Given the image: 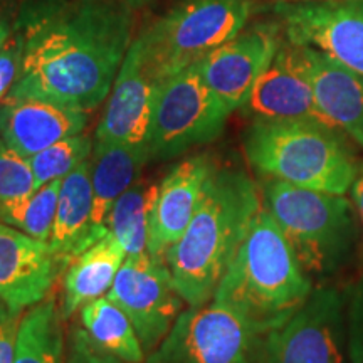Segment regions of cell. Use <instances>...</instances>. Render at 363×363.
<instances>
[{"mask_svg": "<svg viewBox=\"0 0 363 363\" xmlns=\"http://www.w3.org/2000/svg\"><path fill=\"white\" fill-rule=\"evenodd\" d=\"M17 17H19V9L11 0L0 6V49L6 45L16 30Z\"/></svg>", "mask_w": 363, "mask_h": 363, "instance_id": "32", "label": "cell"}, {"mask_svg": "<svg viewBox=\"0 0 363 363\" xmlns=\"http://www.w3.org/2000/svg\"><path fill=\"white\" fill-rule=\"evenodd\" d=\"M264 335L216 299L187 306L145 363H262Z\"/></svg>", "mask_w": 363, "mask_h": 363, "instance_id": "8", "label": "cell"}, {"mask_svg": "<svg viewBox=\"0 0 363 363\" xmlns=\"http://www.w3.org/2000/svg\"><path fill=\"white\" fill-rule=\"evenodd\" d=\"M155 81L145 71L135 40L113 84L94 133L96 142L123 143L150 153Z\"/></svg>", "mask_w": 363, "mask_h": 363, "instance_id": "16", "label": "cell"}, {"mask_svg": "<svg viewBox=\"0 0 363 363\" xmlns=\"http://www.w3.org/2000/svg\"><path fill=\"white\" fill-rule=\"evenodd\" d=\"M240 111L252 120H305L330 126L318 110L303 48L289 40L281 43Z\"/></svg>", "mask_w": 363, "mask_h": 363, "instance_id": "14", "label": "cell"}, {"mask_svg": "<svg viewBox=\"0 0 363 363\" xmlns=\"http://www.w3.org/2000/svg\"><path fill=\"white\" fill-rule=\"evenodd\" d=\"M251 0H182L135 39L142 65L155 81L197 65L251 19Z\"/></svg>", "mask_w": 363, "mask_h": 363, "instance_id": "6", "label": "cell"}, {"mask_svg": "<svg viewBox=\"0 0 363 363\" xmlns=\"http://www.w3.org/2000/svg\"><path fill=\"white\" fill-rule=\"evenodd\" d=\"M93 147L94 140L88 135L79 133L59 140L51 147L30 157L29 162L38 189L49 182L62 180L72 170L78 169L81 163L89 160Z\"/></svg>", "mask_w": 363, "mask_h": 363, "instance_id": "26", "label": "cell"}, {"mask_svg": "<svg viewBox=\"0 0 363 363\" xmlns=\"http://www.w3.org/2000/svg\"><path fill=\"white\" fill-rule=\"evenodd\" d=\"M88 113L40 98L0 101V138L22 157H34L59 140L83 133Z\"/></svg>", "mask_w": 363, "mask_h": 363, "instance_id": "17", "label": "cell"}, {"mask_svg": "<svg viewBox=\"0 0 363 363\" xmlns=\"http://www.w3.org/2000/svg\"><path fill=\"white\" fill-rule=\"evenodd\" d=\"M279 45L278 27L254 26L201 59L199 72L230 111L240 110Z\"/></svg>", "mask_w": 363, "mask_h": 363, "instance_id": "12", "label": "cell"}, {"mask_svg": "<svg viewBox=\"0 0 363 363\" xmlns=\"http://www.w3.org/2000/svg\"><path fill=\"white\" fill-rule=\"evenodd\" d=\"M261 194L311 279L331 278L348 266L363 239L352 199L269 179Z\"/></svg>", "mask_w": 363, "mask_h": 363, "instance_id": "5", "label": "cell"}, {"mask_svg": "<svg viewBox=\"0 0 363 363\" xmlns=\"http://www.w3.org/2000/svg\"><path fill=\"white\" fill-rule=\"evenodd\" d=\"M24 313H16L0 301V363H13Z\"/></svg>", "mask_w": 363, "mask_h": 363, "instance_id": "31", "label": "cell"}, {"mask_svg": "<svg viewBox=\"0 0 363 363\" xmlns=\"http://www.w3.org/2000/svg\"><path fill=\"white\" fill-rule=\"evenodd\" d=\"M286 40L308 45L363 76V0H281Z\"/></svg>", "mask_w": 363, "mask_h": 363, "instance_id": "11", "label": "cell"}, {"mask_svg": "<svg viewBox=\"0 0 363 363\" xmlns=\"http://www.w3.org/2000/svg\"><path fill=\"white\" fill-rule=\"evenodd\" d=\"M262 363H350L347 294L316 286L305 305L266 335Z\"/></svg>", "mask_w": 363, "mask_h": 363, "instance_id": "9", "label": "cell"}, {"mask_svg": "<svg viewBox=\"0 0 363 363\" xmlns=\"http://www.w3.org/2000/svg\"><path fill=\"white\" fill-rule=\"evenodd\" d=\"M125 259V247L108 233L66 266L59 301L66 321L88 303L106 296Z\"/></svg>", "mask_w": 363, "mask_h": 363, "instance_id": "20", "label": "cell"}, {"mask_svg": "<svg viewBox=\"0 0 363 363\" xmlns=\"http://www.w3.org/2000/svg\"><path fill=\"white\" fill-rule=\"evenodd\" d=\"M66 363H125L108 355L94 345L81 328L79 323H72L66 337Z\"/></svg>", "mask_w": 363, "mask_h": 363, "instance_id": "30", "label": "cell"}, {"mask_svg": "<svg viewBox=\"0 0 363 363\" xmlns=\"http://www.w3.org/2000/svg\"><path fill=\"white\" fill-rule=\"evenodd\" d=\"M7 2V0H0V6H2V4H6Z\"/></svg>", "mask_w": 363, "mask_h": 363, "instance_id": "35", "label": "cell"}, {"mask_svg": "<svg viewBox=\"0 0 363 363\" xmlns=\"http://www.w3.org/2000/svg\"><path fill=\"white\" fill-rule=\"evenodd\" d=\"M244 153L264 179L337 195L350 192L358 169L342 131L305 120H252Z\"/></svg>", "mask_w": 363, "mask_h": 363, "instance_id": "4", "label": "cell"}, {"mask_svg": "<svg viewBox=\"0 0 363 363\" xmlns=\"http://www.w3.org/2000/svg\"><path fill=\"white\" fill-rule=\"evenodd\" d=\"M62 180H54L39 187L21 201L0 211V222L16 227L27 235L49 242L56 220L59 189Z\"/></svg>", "mask_w": 363, "mask_h": 363, "instance_id": "25", "label": "cell"}, {"mask_svg": "<svg viewBox=\"0 0 363 363\" xmlns=\"http://www.w3.org/2000/svg\"><path fill=\"white\" fill-rule=\"evenodd\" d=\"M160 184L138 179L113 206L108 216V230L125 247L126 257L148 252L150 225Z\"/></svg>", "mask_w": 363, "mask_h": 363, "instance_id": "24", "label": "cell"}, {"mask_svg": "<svg viewBox=\"0 0 363 363\" xmlns=\"http://www.w3.org/2000/svg\"><path fill=\"white\" fill-rule=\"evenodd\" d=\"M110 230L93 222V184L89 160L81 163L61 182L56 220L49 239L52 251L65 262L103 239Z\"/></svg>", "mask_w": 363, "mask_h": 363, "instance_id": "19", "label": "cell"}, {"mask_svg": "<svg viewBox=\"0 0 363 363\" xmlns=\"http://www.w3.org/2000/svg\"><path fill=\"white\" fill-rule=\"evenodd\" d=\"M313 289L311 276L262 203L212 299L266 337L305 305Z\"/></svg>", "mask_w": 363, "mask_h": 363, "instance_id": "3", "label": "cell"}, {"mask_svg": "<svg viewBox=\"0 0 363 363\" xmlns=\"http://www.w3.org/2000/svg\"><path fill=\"white\" fill-rule=\"evenodd\" d=\"M301 48L318 110L326 123L363 148V76L316 49Z\"/></svg>", "mask_w": 363, "mask_h": 363, "instance_id": "18", "label": "cell"}, {"mask_svg": "<svg viewBox=\"0 0 363 363\" xmlns=\"http://www.w3.org/2000/svg\"><path fill=\"white\" fill-rule=\"evenodd\" d=\"M133 323L145 353H152L185 310L167 261L150 252L126 257L106 294Z\"/></svg>", "mask_w": 363, "mask_h": 363, "instance_id": "10", "label": "cell"}, {"mask_svg": "<svg viewBox=\"0 0 363 363\" xmlns=\"http://www.w3.org/2000/svg\"><path fill=\"white\" fill-rule=\"evenodd\" d=\"M65 316L56 294L24 313L13 363H66Z\"/></svg>", "mask_w": 363, "mask_h": 363, "instance_id": "22", "label": "cell"}, {"mask_svg": "<svg viewBox=\"0 0 363 363\" xmlns=\"http://www.w3.org/2000/svg\"><path fill=\"white\" fill-rule=\"evenodd\" d=\"M348 360L363 363V274L347 289Z\"/></svg>", "mask_w": 363, "mask_h": 363, "instance_id": "28", "label": "cell"}, {"mask_svg": "<svg viewBox=\"0 0 363 363\" xmlns=\"http://www.w3.org/2000/svg\"><path fill=\"white\" fill-rule=\"evenodd\" d=\"M261 208L262 194L244 172L217 169L211 177L201 207L165 256L187 306L214 298Z\"/></svg>", "mask_w": 363, "mask_h": 363, "instance_id": "2", "label": "cell"}, {"mask_svg": "<svg viewBox=\"0 0 363 363\" xmlns=\"http://www.w3.org/2000/svg\"><path fill=\"white\" fill-rule=\"evenodd\" d=\"M38 190L34 172L27 157L0 138V211Z\"/></svg>", "mask_w": 363, "mask_h": 363, "instance_id": "27", "label": "cell"}, {"mask_svg": "<svg viewBox=\"0 0 363 363\" xmlns=\"http://www.w3.org/2000/svg\"><path fill=\"white\" fill-rule=\"evenodd\" d=\"M217 169L214 158L199 153L180 160L160 182L150 225V256L165 261L167 252L179 242L201 207L208 180Z\"/></svg>", "mask_w": 363, "mask_h": 363, "instance_id": "15", "label": "cell"}, {"mask_svg": "<svg viewBox=\"0 0 363 363\" xmlns=\"http://www.w3.org/2000/svg\"><path fill=\"white\" fill-rule=\"evenodd\" d=\"M26 51L11 98L93 111L110 96L131 40L130 6L118 0H24Z\"/></svg>", "mask_w": 363, "mask_h": 363, "instance_id": "1", "label": "cell"}, {"mask_svg": "<svg viewBox=\"0 0 363 363\" xmlns=\"http://www.w3.org/2000/svg\"><path fill=\"white\" fill-rule=\"evenodd\" d=\"M26 51V38L24 30L19 26V17H17V27L7 40L6 45L0 49V101L7 96L9 91L13 88L16 81L19 79L22 61H24Z\"/></svg>", "mask_w": 363, "mask_h": 363, "instance_id": "29", "label": "cell"}, {"mask_svg": "<svg viewBox=\"0 0 363 363\" xmlns=\"http://www.w3.org/2000/svg\"><path fill=\"white\" fill-rule=\"evenodd\" d=\"M230 113L202 79L197 65L160 81L153 98L150 160H172L214 142Z\"/></svg>", "mask_w": 363, "mask_h": 363, "instance_id": "7", "label": "cell"}, {"mask_svg": "<svg viewBox=\"0 0 363 363\" xmlns=\"http://www.w3.org/2000/svg\"><path fill=\"white\" fill-rule=\"evenodd\" d=\"M350 199L353 206H355L358 220H360L362 238H363V160L358 162L355 180H353L352 189H350Z\"/></svg>", "mask_w": 363, "mask_h": 363, "instance_id": "33", "label": "cell"}, {"mask_svg": "<svg viewBox=\"0 0 363 363\" xmlns=\"http://www.w3.org/2000/svg\"><path fill=\"white\" fill-rule=\"evenodd\" d=\"M79 325L99 350L125 363H145L147 353L133 323L108 296L81 308Z\"/></svg>", "mask_w": 363, "mask_h": 363, "instance_id": "23", "label": "cell"}, {"mask_svg": "<svg viewBox=\"0 0 363 363\" xmlns=\"http://www.w3.org/2000/svg\"><path fill=\"white\" fill-rule=\"evenodd\" d=\"M65 269L51 244L0 222V301L12 311L44 301Z\"/></svg>", "mask_w": 363, "mask_h": 363, "instance_id": "13", "label": "cell"}, {"mask_svg": "<svg viewBox=\"0 0 363 363\" xmlns=\"http://www.w3.org/2000/svg\"><path fill=\"white\" fill-rule=\"evenodd\" d=\"M118 2H123L126 6L133 7V6H142V4L150 2V0H118Z\"/></svg>", "mask_w": 363, "mask_h": 363, "instance_id": "34", "label": "cell"}, {"mask_svg": "<svg viewBox=\"0 0 363 363\" xmlns=\"http://www.w3.org/2000/svg\"><path fill=\"white\" fill-rule=\"evenodd\" d=\"M148 162L150 153L147 150L94 140L93 153L89 157L94 224L108 229L106 220L113 206L140 179Z\"/></svg>", "mask_w": 363, "mask_h": 363, "instance_id": "21", "label": "cell"}]
</instances>
